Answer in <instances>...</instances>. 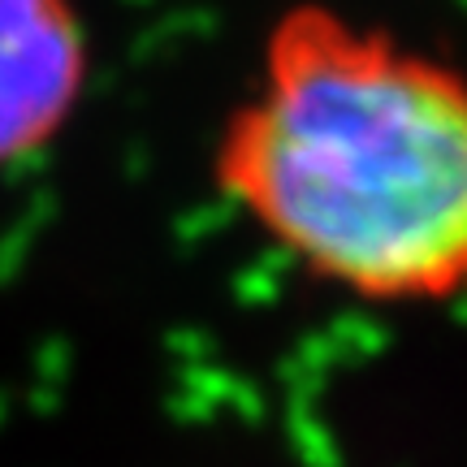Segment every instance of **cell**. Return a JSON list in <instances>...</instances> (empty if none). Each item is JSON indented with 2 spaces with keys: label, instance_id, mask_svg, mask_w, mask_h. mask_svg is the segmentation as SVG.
<instances>
[{
  "label": "cell",
  "instance_id": "cell-1",
  "mask_svg": "<svg viewBox=\"0 0 467 467\" xmlns=\"http://www.w3.org/2000/svg\"><path fill=\"white\" fill-rule=\"evenodd\" d=\"M213 182L285 260L385 307H467V74L325 0L273 17Z\"/></svg>",
  "mask_w": 467,
  "mask_h": 467
},
{
  "label": "cell",
  "instance_id": "cell-2",
  "mask_svg": "<svg viewBox=\"0 0 467 467\" xmlns=\"http://www.w3.org/2000/svg\"><path fill=\"white\" fill-rule=\"evenodd\" d=\"M91 83L78 0H0V173L31 165L69 130Z\"/></svg>",
  "mask_w": 467,
  "mask_h": 467
}]
</instances>
